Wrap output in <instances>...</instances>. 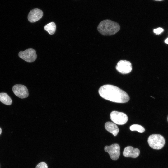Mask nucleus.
Here are the masks:
<instances>
[{
  "mask_svg": "<svg viewBox=\"0 0 168 168\" xmlns=\"http://www.w3.org/2000/svg\"><path fill=\"white\" fill-rule=\"evenodd\" d=\"M100 96L107 100L118 103H125L129 100L128 94L119 88L111 85L102 86L99 89Z\"/></svg>",
  "mask_w": 168,
  "mask_h": 168,
  "instance_id": "f257e3e1",
  "label": "nucleus"
},
{
  "mask_svg": "<svg viewBox=\"0 0 168 168\" xmlns=\"http://www.w3.org/2000/svg\"><path fill=\"white\" fill-rule=\"evenodd\" d=\"M98 31L104 35H112L117 33L120 29L119 24L110 20L101 21L99 24Z\"/></svg>",
  "mask_w": 168,
  "mask_h": 168,
  "instance_id": "f03ea898",
  "label": "nucleus"
},
{
  "mask_svg": "<svg viewBox=\"0 0 168 168\" xmlns=\"http://www.w3.org/2000/svg\"><path fill=\"white\" fill-rule=\"evenodd\" d=\"M147 142L149 146L154 149H160L163 147L165 144L164 137L160 134L150 135L148 138Z\"/></svg>",
  "mask_w": 168,
  "mask_h": 168,
  "instance_id": "7ed1b4c3",
  "label": "nucleus"
},
{
  "mask_svg": "<svg viewBox=\"0 0 168 168\" xmlns=\"http://www.w3.org/2000/svg\"><path fill=\"white\" fill-rule=\"evenodd\" d=\"M110 118L115 124L122 125L125 124L128 120V117L125 113L116 111H112L110 114Z\"/></svg>",
  "mask_w": 168,
  "mask_h": 168,
  "instance_id": "20e7f679",
  "label": "nucleus"
},
{
  "mask_svg": "<svg viewBox=\"0 0 168 168\" xmlns=\"http://www.w3.org/2000/svg\"><path fill=\"white\" fill-rule=\"evenodd\" d=\"M19 57L28 62H32L37 58L35 50L32 48H28L25 51H20L18 54Z\"/></svg>",
  "mask_w": 168,
  "mask_h": 168,
  "instance_id": "39448f33",
  "label": "nucleus"
},
{
  "mask_svg": "<svg viewBox=\"0 0 168 168\" xmlns=\"http://www.w3.org/2000/svg\"><path fill=\"white\" fill-rule=\"evenodd\" d=\"M120 147L117 143L112 144L110 146H106L104 147L105 151L109 154L110 158L113 160H117L120 155Z\"/></svg>",
  "mask_w": 168,
  "mask_h": 168,
  "instance_id": "423d86ee",
  "label": "nucleus"
},
{
  "mask_svg": "<svg viewBox=\"0 0 168 168\" xmlns=\"http://www.w3.org/2000/svg\"><path fill=\"white\" fill-rule=\"evenodd\" d=\"M116 68L121 73L128 74L131 71L132 66L129 61L125 60H121L117 63Z\"/></svg>",
  "mask_w": 168,
  "mask_h": 168,
  "instance_id": "0eeeda50",
  "label": "nucleus"
},
{
  "mask_svg": "<svg viewBox=\"0 0 168 168\" xmlns=\"http://www.w3.org/2000/svg\"><path fill=\"white\" fill-rule=\"evenodd\" d=\"M14 94L21 98L27 97L29 93L27 87L21 84H16L14 85L12 88Z\"/></svg>",
  "mask_w": 168,
  "mask_h": 168,
  "instance_id": "6e6552de",
  "label": "nucleus"
},
{
  "mask_svg": "<svg viewBox=\"0 0 168 168\" xmlns=\"http://www.w3.org/2000/svg\"><path fill=\"white\" fill-rule=\"evenodd\" d=\"M43 13L42 11L38 8L31 10L29 12L28 16V19L31 23L35 22L43 16Z\"/></svg>",
  "mask_w": 168,
  "mask_h": 168,
  "instance_id": "1a4fd4ad",
  "label": "nucleus"
},
{
  "mask_svg": "<svg viewBox=\"0 0 168 168\" xmlns=\"http://www.w3.org/2000/svg\"><path fill=\"white\" fill-rule=\"evenodd\" d=\"M140 153L138 149L134 148L131 146H128L124 148L123 155L125 157L136 158L139 156Z\"/></svg>",
  "mask_w": 168,
  "mask_h": 168,
  "instance_id": "9d476101",
  "label": "nucleus"
},
{
  "mask_svg": "<svg viewBox=\"0 0 168 168\" xmlns=\"http://www.w3.org/2000/svg\"><path fill=\"white\" fill-rule=\"evenodd\" d=\"M105 127L107 131L112 133L114 136L118 134L119 131L118 126L114 123L107 122L105 123Z\"/></svg>",
  "mask_w": 168,
  "mask_h": 168,
  "instance_id": "9b49d317",
  "label": "nucleus"
},
{
  "mask_svg": "<svg viewBox=\"0 0 168 168\" xmlns=\"http://www.w3.org/2000/svg\"><path fill=\"white\" fill-rule=\"evenodd\" d=\"M0 101L4 104L10 105L12 103V100L6 93H0Z\"/></svg>",
  "mask_w": 168,
  "mask_h": 168,
  "instance_id": "f8f14e48",
  "label": "nucleus"
},
{
  "mask_svg": "<svg viewBox=\"0 0 168 168\" xmlns=\"http://www.w3.org/2000/svg\"><path fill=\"white\" fill-rule=\"evenodd\" d=\"M44 30L50 35L53 34L55 32L56 26L53 22H51L46 25L44 27Z\"/></svg>",
  "mask_w": 168,
  "mask_h": 168,
  "instance_id": "ddd939ff",
  "label": "nucleus"
},
{
  "mask_svg": "<svg viewBox=\"0 0 168 168\" xmlns=\"http://www.w3.org/2000/svg\"><path fill=\"white\" fill-rule=\"evenodd\" d=\"M129 128L130 130L132 131H136L141 133L144 132L145 130L143 127L137 124H134L131 125L130 127Z\"/></svg>",
  "mask_w": 168,
  "mask_h": 168,
  "instance_id": "4468645a",
  "label": "nucleus"
},
{
  "mask_svg": "<svg viewBox=\"0 0 168 168\" xmlns=\"http://www.w3.org/2000/svg\"><path fill=\"white\" fill-rule=\"evenodd\" d=\"M35 168H48L47 164L44 162L39 163L36 166Z\"/></svg>",
  "mask_w": 168,
  "mask_h": 168,
  "instance_id": "2eb2a0df",
  "label": "nucleus"
},
{
  "mask_svg": "<svg viewBox=\"0 0 168 168\" xmlns=\"http://www.w3.org/2000/svg\"><path fill=\"white\" fill-rule=\"evenodd\" d=\"M164 30L161 28H158L153 30L154 32L156 34H158L162 32Z\"/></svg>",
  "mask_w": 168,
  "mask_h": 168,
  "instance_id": "dca6fc26",
  "label": "nucleus"
},
{
  "mask_svg": "<svg viewBox=\"0 0 168 168\" xmlns=\"http://www.w3.org/2000/svg\"><path fill=\"white\" fill-rule=\"evenodd\" d=\"M165 42L166 43L168 44V38L165 40Z\"/></svg>",
  "mask_w": 168,
  "mask_h": 168,
  "instance_id": "f3484780",
  "label": "nucleus"
},
{
  "mask_svg": "<svg viewBox=\"0 0 168 168\" xmlns=\"http://www.w3.org/2000/svg\"><path fill=\"white\" fill-rule=\"evenodd\" d=\"M1 133H2V129L1 128H0V135L1 134Z\"/></svg>",
  "mask_w": 168,
  "mask_h": 168,
  "instance_id": "a211bd4d",
  "label": "nucleus"
},
{
  "mask_svg": "<svg viewBox=\"0 0 168 168\" xmlns=\"http://www.w3.org/2000/svg\"><path fill=\"white\" fill-rule=\"evenodd\" d=\"M155 0V1H161L163 0Z\"/></svg>",
  "mask_w": 168,
  "mask_h": 168,
  "instance_id": "6ab92c4d",
  "label": "nucleus"
},
{
  "mask_svg": "<svg viewBox=\"0 0 168 168\" xmlns=\"http://www.w3.org/2000/svg\"><path fill=\"white\" fill-rule=\"evenodd\" d=\"M167 120H168V118H167Z\"/></svg>",
  "mask_w": 168,
  "mask_h": 168,
  "instance_id": "aec40b11",
  "label": "nucleus"
}]
</instances>
